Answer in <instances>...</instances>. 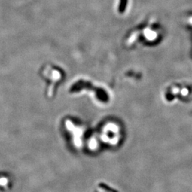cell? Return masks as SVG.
<instances>
[{
	"label": "cell",
	"instance_id": "obj_1",
	"mask_svg": "<svg viewBox=\"0 0 192 192\" xmlns=\"http://www.w3.org/2000/svg\"><path fill=\"white\" fill-rule=\"evenodd\" d=\"M7 182H8V180L6 179V178H1V179H0V186H6Z\"/></svg>",
	"mask_w": 192,
	"mask_h": 192
},
{
	"label": "cell",
	"instance_id": "obj_2",
	"mask_svg": "<svg viewBox=\"0 0 192 192\" xmlns=\"http://www.w3.org/2000/svg\"><path fill=\"white\" fill-rule=\"evenodd\" d=\"M99 191H100V192H105L104 191H102V190H101L100 189H99Z\"/></svg>",
	"mask_w": 192,
	"mask_h": 192
}]
</instances>
